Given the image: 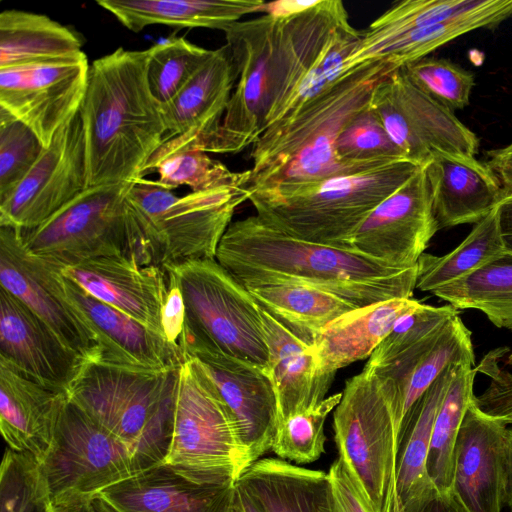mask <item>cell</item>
<instances>
[{
  "instance_id": "6da1fadb",
  "label": "cell",
  "mask_w": 512,
  "mask_h": 512,
  "mask_svg": "<svg viewBox=\"0 0 512 512\" xmlns=\"http://www.w3.org/2000/svg\"><path fill=\"white\" fill-rule=\"evenodd\" d=\"M343 2L319 0L283 18L265 14L239 21L225 31L237 81L225 115L202 148L238 153L254 145L275 122L297 87L349 24Z\"/></svg>"
},
{
  "instance_id": "7a4b0ae2",
  "label": "cell",
  "mask_w": 512,
  "mask_h": 512,
  "mask_svg": "<svg viewBox=\"0 0 512 512\" xmlns=\"http://www.w3.org/2000/svg\"><path fill=\"white\" fill-rule=\"evenodd\" d=\"M148 50L122 47L90 64L80 108L86 188L142 177L167 139L160 104L147 82Z\"/></svg>"
},
{
  "instance_id": "3957f363",
  "label": "cell",
  "mask_w": 512,
  "mask_h": 512,
  "mask_svg": "<svg viewBox=\"0 0 512 512\" xmlns=\"http://www.w3.org/2000/svg\"><path fill=\"white\" fill-rule=\"evenodd\" d=\"M216 260L233 276L271 273L330 292L356 308L412 298L417 281V265L396 269L351 249L298 239L258 215L231 222Z\"/></svg>"
},
{
  "instance_id": "277c9868",
  "label": "cell",
  "mask_w": 512,
  "mask_h": 512,
  "mask_svg": "<svg viewBox=\"0 0 512 512\" xmlns=\"http://www.w3.org/2000/svg\"><path fill=\"white\" fill-rule=\"evenodd\" d=\"M419 167L404 159L356 174L258 189L248 200L256 215L283 233L350 249L349 241L363 221Z\"/></svg>"
},
{
  "instance_id": "5b68a950",
  "label": "cell",
  "mask_w": 512,
  "mask_h": 512,
  "mask_svg": "<svg viewBox=\"0 0 512 512\" xmlns=\"http://www.w3.org/2000/svg\"><path fill=\"white\" fill-rule=\"evenodd\" d=\"M181 366L152 370L88 361L69 399L119 439L143 471L168 454Z\"/></svg>"
},
{
  "instance_id": "8992f818",
  "label": "cell",
  "mask_w": 512,
  "mask_h": 512,
  "mask_svg": "<svg viewBox=\"0 0 512 512\" xmlns=\"http://www.w3.org/2000/svg\"><path fill=\"white\" fill-rule=\"evenodd\" d=\"M249 199L247 187H222L177 196L158 180L131 181L125 196L130 227L151 264L168 268L216 259L236 208Z\"/></svg>"
},
{
  "instance_id": "52a82bcc",
  "label": "cell",
  "mask_w": 512,
  "mask_h": 512,
  "mask_svg": "<svg viewBox=\"0 0 512 512\" xmlns=\"http://www.w3.org/2000/svg\"><path fill=\"white\" fill-rule=\"evenodd\" d=\"M475 366L471 331L453 306L422 304L403 316L368 358L400 432L412 407L451 365Z\"/></svg>"
},
{
  "instance_id": "ba28073f",
  "label": "cell",
  "mask_w": 512,
  "mask_h": 512,
  "mask_svg": "<svg viewBox=\"0 0 512 512\" xmlns=\"http://www.w3.org/2000/svg\"><path fill=\"white\" fill-rule=\"evenodd\" d=\"M185 305L182 350L204 348L269 373L270 353L261 308L248 290L216 259L166 268Z\"/></svg>"
},
{
  "instance_id": "9c48e42d",
  "label": "cell",
  "mask_w": 512,
  "mask_h": 512,
  "mask_svg": "<svg viewBox=\"0 0 512 512\" xmlns=\"http://www.w3.org/2000/svg\"><path fill=\"white\" fill-rule=\"evenodd\" d=\"M163 464L207 485H235L251 465L218 392L192 357L180 369L172 440Z\"/></svg>"
},
{
  "instance_id": "30bf717a",
  "label": "cell",
  "mask_w": 512,
  "mask_h": 512,
  "mask_svg": "<svg viewBox=\"0 0 512 512\" xmlns=\"http://www.w3.org/2000/svg\"><path fill=\"white\" fill-rule=\"evenodd\" d=\"M339 458L376 512H396L399 430L391 402L364 366L346 381L333 413Z\"/></svg>"
},
{
  "instance_id": "8fae6325",
  "label": "cell",
  "mask_w": 512,
  "mask_h": 512,
  "mask_svg": "<svg viewBox=\"0 0 512 512\" xmlns=\"http://www.w3.org/2000/svg\"><path fill=\"white\" fill-rule=\"evenodd\" d=\"M130 184L84 189L37 227L20 230L25 247L61 266L100 257H129L151 264L128 221L125 196Z\"/></svg>"
},
{
  "instance_id": "7c38bea8",
  "label": "cell",
  "mask_w": 512,
  "mask_h": 512,
  "mask_svg": "<svg viewBox=\"0 0 512 512\" xmlns=\"http://www.w3.org/2000/svg\"><path fill=\"white\" fill-rule=\"evenodd\" d=\"M38 463L51 505L92 499L141 472L130 450L70 399Z\"/></svg>"
},
{
  "instance_id": "4fadbf2b",
  "label": "cell",
  "mask_w": 512,
  "mask_h": 512,
  "mask_svg": "<svg viewBox=\"0 0 512 512\" xmlns=\"http://www.w3.org/2000/svg\"><path fill=\"white\" fill-rule=\"evenodd\" d=\"M370 107L405 157L420 166L439 154L474 157L478 151L475 133L416 87L401 68L377 83Z\"/></svg>"
},
{
  "instance_id": "5bb4252c",
  "label": "cell",
  "mask_w": 512,
  "mask_h": 512,
  "mask_svg": "<svg viewBox=\"0 0 512 512\" xmlns=\"http://www.w3.org/2000/svg\"><path fill=\"white\" fill-rule=\"evenodd\" d=\"M89 70L84 52L67 59L0 69V108L27 126L47 147L79 113Z\"/></svg>"
},
{
  "instance_id": "9a60e30c",
  "label": "cell",
  "mask_w": 512,
  "mask_h": 512,
  "mask_svg": "<svg viewBox=\"0 0 512 512\" xmlns=\"http://www.w3.org/2000/svg\"><path fill=\"white\" fill-rule=\"evenodd\" d=\"M0 285L41 318L71 349L90 362L100 344L69 301L61 265L31 253L19 229L0 226Z\"/></svg>"
},
{
  "instance_id": "2e32d148",
  "label": "cell",
  "mask_w": 512,
  "mask_h": 512,
  "mask_svg": "<svg viewBox=\"0 0 512 512\" xmlns=\"http://www.w3.org/2000/svg\"><path fill=\"white\" fill-rule=\"evenodd\" d=\"M86 189V156L79 113L44 147L28 174L0 202V226L32 229Z\"/></svg>"
},
{
  "instance_id": "e0dca14e",
  "label": "cell",
  "mask_w": 512,
  "mask_h": 512,
  "mask_svg": "<svg viewBox=\"0 0 512 512\" xmlns=\"http://www.w3.org/2000/svg\"><path fill=\"white\" fill-rule=\"evenodd\" d=\"M395 70L383 61L362 63L302 107L289 122L266 130L253 145L248 193L285 166L334 117L350 108L369 105L377 83Z\"/></svg>"
},
{
  "instance_id": "ac0fdd59",
  "label": "cell",
  "mask_w": 512,
  "mask_h": 512,
  "mask_svg": "<svg viewBox=\"0 0 512 512\" xmlns=\"http://www.w3.org/2000/svg\"><path fill=\"white\" fill-rule=\"evenodd\" d=\"M438 230L423 165L369 214L349 248L386 266L409 269Z\"/></svg>"
},
{
  "instance_id": "d6986e66",
  "label": "cell",
  "mask_w": 512,
  "mask_h": 512,
  "mask_svg": "<svg viewBox=\"0 0 512 512\" xmlns=\"http://www.w3.org/2000/svg\"><path fill=\"white\" fill-rule=\"evenodd\" d=\"M183 352L213 383L250 463L271 451L280 416L270 374L216 351L193 347Z\"/></svg>"
},
{
  "instance_id": "ffe728a7",
  "label": "cell",
  "mask_w": 512,
  "mask_h": 512,
  "mask_svg": "<svg viewBox=\"0 0 512 512\" xmlns=\"http://www.w3.org/2000/svg\"><path fill=\"white\" fill-rule=\"evenodd\" d=\"M0 360L68 394L88 362L3 288H0Z\"/></svg>"
},
{
  "instance_id": "44dd1931",
  "label": "cell",
  "mask_w": 512,
  "mask_h": 512,
  "mask_svg": "<svg viewBox=\"0 0 512 512\" xmlns=\"http://www.w3.org/2000/svg\"><path fill=\"white\" fill-rule=\"evenodd\" d=\"M507 430L472 401L457 436L452 480V491L467 512L505 507Z\"/></svg>"
},
{
  "instance_id": "7402d4cb",
  "label": "cell",
  "mask_w": 512,
  "mask_h": 512,
  "mask_svg": "<svg viewBox=\"0 0 512 512\" xmlns=\"http://www.w3.org/2000/svg\"><path fill=\"white\" fill-rule=\"evenodd\" d=\"M61 274L165 337L162 311L169 286L165 268L135 258L100 257L61 266Z\"/></svg>"
},
{
  "instance_id": "603a6c76",
  "label": "cell",
  "mask_w": 512,
  "mask_h": 512,
  "mask_svg": "<svg viewBox=\"0 0 512 512\" xmlns=\"http://www.w3.org/2000/svg\"><path fill=\"white\" fill-rule=\"evenodd\" d=\"M62 281L69 301L100 344L98 362L152 370L177 367L185 362L181 346L92 297L63 275Z\"/></svg>"
},
{
  "instance_id": "cb8c5ba5",
  "label": "cell",
  "mask_w": 512,
  "mask_h": 512,
  "mask_svg": "<svg viewBox=\"0 0 512 512\" xmlns=\"http://www.w3.org/2000/svg\"><path fill=\"white\" fill-rule=\"evenodd\" d=\"M234 493L235 485L196 483L160 464L96 496L114 512H230Z\"/></svg>"
},
{
  "instance_id": "d4e9b609",
  "label": "cell",
  "mask_w": 512,
  "mask_h": 512,
  "mask_svg": "<svg viewBox=\"0 0 512 512\" xmlns=\"http://www.w3.org/2000/svg\"><path fill=\"white\" fill-rule=\"evenodd\" d=\"M69 394L0 360V429L10 449L38 461L48 450Z\"/></svg>"
},
{
  "instance_id": "484cf974",
  "label": "cell",
  "mask_w": 512,
  "mask_h": 512,
  "mask_svg": "<svg viewBox=\"0 0 512 512\" xmlns=\"http://www.w3.org/2000/svg\"><path fill=\"white\" fill-rule=\"evenodd\" d=\"M424 167L439 229L478 223L503 195L497 176L475 157L439 154Z\"/></svg>"
},
{
  "instance_id": "4316f807",
  "label": "cell",
  "mask_w": 512,
  "mask_h": 512,
  "mask_svg": "<svg viewBox=\"0 0 512 512\" xmlns=\"http://www.w3.org/2000/svg\"><path fill=\"white\" fill-rule=\"evenodd\" d=\"M234 277L263 310L310 346L326 325L356 308L330 292L271 273L247 272Z\"/></svg>"
},
{
  "instance_id": "83f0119b",
  "label": "cell",
  "mask_w": 512,
  "mask_h": 512,
  "mask_svg": "<svg viewBox=\"0 0 512 512\" xmlns=\"http://www.w3.org/2000/svg\"><path fill=\"white\" fill-rule=\"evenodd\" d=\"M420 304L412 298L391 299L354 308L330 322L312 345L319 368L336 374L340 368L369 358L397 322Z\"/></svg>"
},
{
  "instance_id": "f1b7e54d",
  "label": "cell",
  "mask_w": 512,
  "mask_h": 512,
  "mask_svg": "<svg viewBox=\"0 0 512 512\" xmlns=\"http://www.w3.org/2000/svg\"><path fill=\"white\" fill-rule=\"evenodd\" d=\"M261 315L270 353L269 374L277 393L281 423L324 400L335 373L321 370L312 346L262 308Z\"/></svg>"
},
{
  "instance_id": "f546056e",
  "label": "cell",
  "mask_w": 512,
  "mask_h": 512,
  "mask_svg": "<svg viewBox=\"0 0 512 512\" xmlns=\"http://www.w3.org/2000/svg\"><path fill=\"white\" fill-rule=\"evenodd\" d=\"M237 81V71L227 45L210 57L186 85L160 105L170 136L194 132L203 141L221 124Z\"/></svg>"
},
{
  "instance_id": "4dcf8cb0",
  "label": "cell",
  "mask_w": 512,
  "mask_h": 512,
  "mask_svg": "<svg viewBox=\"0 0 512 512\" xmlns=\"http://www.w3.org/2000/svg\"><path fill=\"white\" fill-rule=\"evenodd\" d=\"M262 512H332L328 473L260 458L237 480Z\"/></svg>"
},
{
  "instance_id": "1f68e13d",
  "label": "cell",
  "mask_w": 512,
  "mask_h": 512,
  "mask_svg": "<svg viewBox=\"0 0 512 512\" xmlns=\"http://www.w3.org/2000/svg\"><path fill=\"white\" fill-rule=\"evenodd\" d=\"M262 0H99L124 27L140 32L150 25L210 28L224 32L240 18L258 12Z\"/></svg>"
},
{
  "instance_id": "d6a6232c",
  "label": "cell",
  "mask_w": 512,
  "mask_h": 512,
  "mask_svg": "<svg viewBox=\"0 0 512 512\" xmlns=\"http://www.w3.org/2000/svg\"><path fill=\"white\" fill-rule=\"evenodd\" d=\"M82 40L69 27L29 11L0 14V69L81 54Z\"/></svg>"
},
{
  "instance_id": "836d02e7",
  "label": "cell",
  "mask_w": 512,
  "mask_h": 512,
  "mask_svg": "<svg viewBox=\"0 0 512 512\" xmlns=\"http://www.w3.org/2000/svg\"><path fill=\"white\" fill-rule=\"evenodd\" d=\"M203 136L194 132L170 136L146 164L142 177L155 172L170 189L187 186L192 192L222 187H247L250 170L231 171L202 148Z\"/></svg>"
},
{
  "instance_id": "e575fe53",
  "label": "cell",
  "mask_w": 512,
  "mask_h": 512,
  "mask_svg": "<svg viewBox=\"0 0 512 512\" xmlns=\"http://www.w3.org/2000/svg\"><path fill=\"white\" fill-rule=\"evenodd\" d=\"M456 366H449L432 383L403 422L397 460V495L400 504L433 485L427 471L433 425Z\"/></svg>"
},
{
  "instance_id": "d590c367",
  "label": "cell",
  "mask_w": 512,
  "mask_h": 512,
  "mask_svg": "<svg viewBox=\"0 0 512 512\" xmlns=\"http://www.w3.org/2000/svg\"><path fill=\"white\" fill-rule=\"evenodd\" d=\"M512 17V0H487L480 9L434 25L402 33L366 53L359 64L383 61L395 69L425 58L426 55L477 29H492Z\"/></svg>"
},
{
  "instance_id": "8d00e7d4",
  "label": "cell",
  "mask_w": 512,
  "mask_h": 512,
  "mask_svg": "<svg viewBox=\"0 0 512 512\" xmlns=\"http://www.w3.org/2000/svg\"><path fill=\"white\" fill-rule=\"evenodd\" d=\"M496 207L476 223L467 237L452 251L442 256L424 252L417 262L416 289L432 292L464 278L504 257Z\"/></svg>"
},
{
  "instance_id": "74e56055",
  "label": "cell",
  "mask_w": 512,
  "mask_h": 512,
  "mask_svg": "<svg viewBox=\"0 0 512 512\" xmlns=\"http://www.w3.org/2000/svg\"><path fill=\"white\" fill-rule=\"evenodd\" d=\"M431 293L457 310L480 311L495 326L512 331V257L507 254Z\"/></svg>"
},
{
  "instance_id": "f35d334b",
  "label": "cell",
  "mask_w": 512,
  "mask_h": 512,
  "mask_svg": "<svg viewBox=\"0 0 512 512\" xmlns=\"http://www.w3.org/2000/svg\"><path fill=\"white\" fill-rule=\"evenodd\" d=\"M487 0H406L395 3L362 32L361 40L346 60V71L358 66L373 48L407 31L474 12Z\"/></svg>"
},
{
  "instance_id": "ab89813d",
  "label": "cell",
  "mask_w": 512,
  "mask_h": 512,
  "mask_svg": "<svg viewBox=\"0 0 512 512\" xmlns=\"http://www.w3.org/2000/svg\"><path fill=\"white\" fill-rule=\"evenodd\" d=\"M474 365L456 366L448 390L435 417L427 459V471L433 484L452 490L454 450L465 413L474 398Z\"/></svg>"
},
{
  "instance_id": "60d3db41",
  "label": "cell",
  "mask_w": 512,
  "mask_h": 512,
  "mask_svg": "<svg viewBox=\"0 0 512 512\" xmlns=\"http://www.w3.org/2000/svg\"><path fill=\"white\" fill-rule=\"evenodd\" d=\"M147 50V82L160 105L169 102L212 53L183 37L169 38Z\"/></svg>"
},
{
  "instance_id": "b9f144b4",
  "label": "cell",
  "mask_w": 512,
  "mask_h": 512,
  "mask_svg": "<svg viewBox=\"0 0 512 512\" xmlns=\"http://www.w3.org/2000/svg\"><path fill=\"white\" fill-rule=\"evenodd\" d=\"M342 392L326 397L320 403L283 420L276 432L271 451L280 459L296 464L316 461L325 451V422L336 408Z\"/></svg>"
},
{
  "instance_id": "7bdbcfd3",
  "label": "cell",
  "mask_w": 512,
  "mask_h": 512,
  "mask_svg": "<svg viewBox=\"0 0 512 512\" xmlns=\"http://www.w3.org/2000/svg\"><path fill=\"white\" fill-rule=\"evenodd\" d=\"M50 507L38 460L7 447L0 469V512H48Z\"/></svg>"
},
{
  "instance_id": "ee69618b",
  "label": "cell",
  "mask_w": 512,
  "mask_h": 512,
  "mask_svg": "<svg viewBox=\"0 0 512 512\" xmlns=\"http://www.w3.org/2000/svg\"><path fill=\"white\" fill-rule=\"evenodd\" d=\"M335 148L337 156L349 162H394L407 159L387 133L370 103L344 126L337 137Z\"/></svg>"
},
{
  "instance_id": "f6af8a7d",
  "label": "cell",
  "mask_w": 512,
  "mask_h": 512,
  "mask_svg": "<svg viewBox=\"0 0 512 512\" xmlns=\"http://www.w3.org/2000/svg\"><path fill=\"white\" fill-rule=\"evenodd\" d=\"M422 92L451 111L470 103L474 74L447 59L422 58L401 68Z\"/></svg>"
},
{
  "instance_id": "bcb514c9",
  "label": "cell",
  "mask_w": 512,
  "mask_h": 512,
  "mask_svg": "<svg viewBox=\"0 0 512 512\" xmlns=\"http://www.w3.org/2000/svg\"><path fill=\"white\" fill-rule=\"evenodd\" d=\"M43 149L27 126L0 108V202L24 179Z\"/></svg>"
},
{
  "instance_id": "7dc6e473",
  "label": "cell",
  "mask_w": 512,
  "mask_h": 512,
  "mask_svg": "<svg viewBox=\"0 0 512 512\" xmlns=\"http://www.w3.org/2000/svg\"><path fill=\"white\" fill-rule=\"evenodd\" d=\"M507 348L488 352L475 365L477 373L489 378L486 389L473 398L474 404L485 414L509 426L512 425V373L499 365Z\"/></svg>"
},
{
  "instance_id": "c3c4849f",
  "label": "cell",
  "mask_w": 512,
  "mask_h": 512,
  "mask_svg": "<svg viewBox=\"0 0 512 512\" xmlns=\"http://www.w3.org/2000/svg\"><path fill=\"white\" fill-rule=\"evenodd\" d=\"M328 476L332 512H376L341 458L332 463Z\"/></svg>"
},
{
  "instance_id": "681fc988",
  "label": "cell",
  "mask_w": 512,
  "mask_h": 512,
  "mask_svg": "<svg viewBox=\"0 0 512 512\" xmlns=\"http://www.w3.org/2000/svg\"><path fill=\"white\" fill-rule=\"evenodd\" d=\"M396 512H467L452 490L434 484L419 495L400 504Z\"/></svg>"
},
{
  "instance_id": "f907efd6",
  "label": "cell",
  "mask_w": 512,
  "mask_h": 512,
  "mask_svg": "<svg viewBox=\"0 0 512 512\" xmlns=\"http://www.w3.org/2000/svg\"><path fill=\"white\" fill-rule=\"evenodd\" d=\"M168 272V295L162 311V325L165 337L180 346L185 328V305L180 288L172 273Z\"/></svg>"
},
{
  "instance_id": "816d5d0a",
  "label": "cell",
  "mask_w": 512,
  "mask_h": 512,
  "mask_svg": "<svg viewBox=\"0 0 512 512\" xmlns=\"http://www.w3.org/2000/svg\"><path fill=\"white\" fill-rule=\"evenodd\" d=\"M486 165L494 172L504 190L512 191V142L486 151Z\"/></svg>"
},
{
  "instance_id": "f5cc1de1",
  "label": "cell",
  "mask_w": 512,
  "mask_h": 512,
  "mask_svg": "<svg viewBox=\"0 0 512 512\" xmlns=\"http://www.w3.org/2000/svg\"><path fill=\"white\" fill-rule=\"evenodd\" d=\"M498 224L507 255L512 257V191L504 190L496 206Z\"/></svg>"
},
{
  "instance_id": "db71d44e",
  "label": "cell",
  "mask_w": 512,
  "mask_h": 512,
  "mask_svg": "<svg viewBox=\"0 0 512 512\" xmlns=\"http://www.w3.org/2000/svg\"><path fill=\"white\" fill-rule=\"evenodd\" d=\"M319 0L315 1H300V0H281L273 2H264L258 12H265L276 18L289 17L298 13H301L315 4Z\"/></svg>"
},
{
  "instance_id": "11a10c76",
  "label": "cell",
  "mask_w": 512,
  "mask_h": 512,
  "mask_svg": "<svg viewBox=\"0 0 512 512\" xmlns=\"http://www.w3.org/2000/svg\"><path fill=\"white\" fill-rule=\"evenodd\" d=\"M505 507L512 512V428L508 427L505 453Z\"/></svg>"
},
{
  "instance_id": "9f6ffc18",
  "label": "cell",
  "mask_w": 512,
  "mask_h": 512,
  "mask_svg": "<svg viewBox=\"0 0 512 512\" xmlns=\"http://www.w3.org/2000/svg\"><path fill=\"white\" fill-rule=\"evenodd\" d=\"M48 512H96L92 499H79L51 505Z\"/></svg>"
},
{
  "instance_id": "6f0895ef",
  "label": "cell",
  "mask_w": 512,
  "mask_h": 512,
  "mask_svg": "<svg viewBox=\"0 0 512 512\" xmlns=\"http://www.w3.org/2000/svg\"><path fill=\"white\" fill-rule=\"evenodd\" d=\"M234 502L241 512H262L260 507L251 496L238 484L235 483Z\"/></svg>"
},
{
  "instance_id": "680465c9",
  "label": "cell",
  "mask_w": 512,
  "mask_h": 512,
  "mask_svg": "<svg viewBox=\"0 0 512 512\" xmlns=\"http://www.w3.org/2000/svg\"><path fill=\"white\" fill-rule=\"evenodd\" d=\"M92 502L96 512H114L103 500L98 496L92 498Z\"/></svg>"
},
{
  "instance_id": "91938a15",
  "label": "cell",
  "mask_w": 512,
  "mask_h": 512,
  "mask_svg": "<svg viewBox=\"0 0 512 512\" xmlns=\"http://www.w3.org/2000/svg\"><path fill=\"white\" fill-rule=\"evenodd\" d=\"M230 512H241V510L239 509V507L235 504V502H233V506L230 510Z\"/></svg>"
},
{
  "instance_id": "94428289",
  "label": "cell",
  "mask_w": 512,
  "mask_h": 512,
  "mask_svg": "<svg viewBox=\"0 0 512 512\" xmlns=\"http://www.w3.org/2000/svg\"><path fill=\"white\" fill-rule=\"evenodd\" d=\"M507 362H508L509 364H512V353L508 356V358H507Z\"/></svg>"
}]
</instances>
